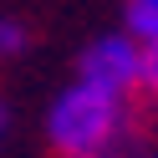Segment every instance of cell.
<instances>
[{"instance_id":"1","label":"cell","mask_w":158,"mask_h":158,"mask_svg":"<svg viewBox=\"0 0 158 158\" xmlns=\"http://www.w3.org/2000/svg\"><path fill=\"white\" fill-rule=\"evenodd\" d=\"M46 138L61 158H127L138 143V117L127 97L72 82L46 112Z\"/></svg>"},{"instance_id":"2","label":"cell","mask_w":158,"mask_h":158,"mask_svg":"<svg viewBox=\"0 0 158 158\" xmlns=\"http://www.w3.org/2000/svg\"><path fill=\"white\" fill-rule=\"evenodd\" d=\"M77 82H92L102 92H117V97H133L143 87V46L133 41L127 31H112V36H97L92 46L82 51L77 61Z\"/></svg>"},{"instance_id":"3","label":"cell","mask_w":158,"mask_h":158,"mask_svg":"<svg viewBox=\"0 0 158 158\" xmlns=\"http://www.w3.org/2000/svg\"><path fill=\"white\" fill-rule=\"evenodd\" d=\"M127 36L143 46V87H158V0H127Z\"/></svg>"},{"instance_id":"4","label":"cell","mask_w":158,"mask_h":158,"mask_svg":"<svg viewBox=\"0 0 158 158\" xmlns=\"http://www.w3.org/2000/svg\"><path fill=\"white\" fill-rule=\"evenodd\" d=\"M26 41H31L26 21H15V15H0V61H15V56L26 51Z\"/></svg>"},{"instance_id":"5","label":"cell","mask_w":158,"mask_h":158,"mask_svg":"<svg viewBox=\"0 0 158 158\" xmlns=\"http://www.w3.org/2000/svg\"><path fill=\"white\" fill-rule=\"evenodd\" d=\"M5 133H10V107H5V97H0V143H5Z\"/></svg>"},{"instance_id":"6","label":"cell","mask_w":158,"mask_h":158,"mask_svg":"<svg viewBox=\"0 0 158 158\" xmlns=\"http://www.w3.org/2000/svg\"><path fill=\"white\" fill-rule=\"evenodd\" d=\"M153 92H158V87H153Z\"/></svg>"}]
</instances>
